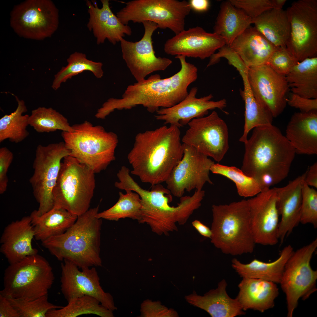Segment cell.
Segmentation results:
<instances>
[{"instance_id": "1", "label": "cell", "mask_w": 317, "mask_h": 317, "mask_svg": "<svg viewBox=\"0 0 317 317\" xmlns=\"http://www.w3.org/2000/svg\"><path fill=\"white\" fill-rule=\"evenodd\" d=\"M179 128L164 125L137 134L127 156L130 173L152 186L165 182L183 156Z\"/></svg>"}, {"instance_id": "2", "label": "cell", "mask_w": 317, "mask_h": 317, "mask_svg": "<svg viewBox=\"0 0 317 317\" xmlns=\"http://www.w3.org/2000/svg\"><path fill=\"white\" fill-rule=\"evenodd\" d=\"M116 186L119 189L130 190L140 196L142 205V215L139 223H146L152 232L159 235H167L176 231L177 225L185 224L190 216L201 205L204 198L202 192L195 190L191 196L180 198L176 206H172L171 193L160 184L152 185L148 190L141 188L125 171L118 177Z\"/></svg>"}, {"instance_id": "3", "label": "cell", "mask_w": 317, "mask_h": 317, "mask_svg": "<svg viewBox=\"0 0 317 317\" xmlns=\"http://www.w3.org/2000/svg\"><path fill=\"white\" fill-rule=\"evenodd\" d=\"M181 65L180 70L173 76L161 79L158 74L128 86L121 98L112 101L115 109H129L138 105L146 108L151 113L159 108H168L178 104L188 95L189 85L197 79L198 69L188 62L186 57L178 55Z\"/></svg>"}, {"instance_id": "4", "label": "cell", "mask_w": 317, "mask_h": 317, "mask_svg": "<svg viewBox=\"0 0 317 317\" xmlns=\"http://www.w3.org/2000/svg\"><path fill=\"white\" fill-rule=\"evenodd\" d=\"M244 144L241 169L247 175L256 180L268 177L276 184L288 176L296 152L277 127L272 124L254 128Z\"/></svg>"}, {"instance_id": "5", "label": "cell", "mask_w": 317, "mask_h": 317, "mask_svg": "<svg viewBox=\"0 0 317 317\" xmlns=\"http://www.w3.org/2000/svg\"><path fill=\"white\" fill-rule=\"evenodd\" d=\"M99 205L78 216L62 234L42 242L59 260H68L79 268L102 265L100 256L102 219L97 216Z\"/></svg>"}, {"instance_id": "6", "label": "cell", "mask_w": 317, "mask_h": 317, "mask_svg": "<svg viewBox=\"0 0 317 317\" xmlns=\"http://www.w3.org/2000/svg\"><path fill=\"white\" fill-rule=\"evenodd\" d=\"M211 243L224 253L232 256L252 253L254 242L248 200L212 206Z\"/></svg>"}, {"instance_id": "7", "label": "cell", "mask_w": 317, "mask_h": 317, "mask_svg": "<svg viewBox=\"0 0 317 317\" xmlns=\"http://www.w3.org/2000/svg\"><path fill=\"white\" fill-rule=\"evenodd\" d=\"M72 126V131L61 133L70 155L95 173L105 170L115 159V150L118 142L117 135L87 121Z\"/></svg>"}, {"instance_id": "8", "label": "cell", "mask_w": 317, "mask_h": 317, "mask_svg": "<svg viewBox=\"0 0 317 317\" xmlns=\"http://www.w3.org/2000/svg\"><path fill=\"white\" fill-rule=\"evenodd\" d=\"M95 173L76 158L65 157L53 190L54 207L77 216L86 212L94 195Z\"/></svg>"}, {"instance_id": "9", "label": "cell", "mask_w": 317, "mask_h": 317, "mask_svg": "<svg viewBox=\"0 0 317 317\" xmlns=\"http://www.w3.org/2000/svg\"><path fill=\"white\" fill-rule=\"evenodd\" d=\"M55 279L48 261L38 254L28 256L5 269L0 294L8 298L34 299L48 294Z\"/></svg>"}, {"instance_id": "10", "label": "cell", "mask_w": 317, "mask_h": 317, "mask_svg": "<svg viewBox=\"0 0 317 317\" xmlns=\"http://www.w3.org/2000/svg\"><path fill=\"white\" fill-rule=\"evenodd\" d=\"M191 10L186 0H134L126 3L116 16L125 25L131 21H150L158 28H168L176 35L184 30L185 18Z\"/></svg>"}, {"instance_id": "11", "label": "cell", "mask_w": 317, "mask_h": 317, "mask_svg": "<svg viewBox=\"0 0 317 317\" xmlns=\"http://www.w3.org/2000/svg\"><path fill=\"white\" fill-rule=\"evenodd\" d=\"M70 154L64 141L37 146L33 164L34 172L29 180L39 205L38 210H34L36 215H42L54 207L53 190L62 160Z\"/></svg>"}, {"instance_id": "12", "label": "cell", "mask_w": 317, "mask_h": 317, "mask_svg": "<svg viewBox=\"0 0 317 317\" xmlns=\"http://www.w3.org/2000/svg\"><path fill=\"white\" fill-rule=\"evenodd\" d=\"M317 247V238L297 249L287 262L280 282L286 295L287 316L292 317L299 299H305L316 290L317 271L310 261Z\"/></svg>"}, {"instance_id": "13", "label": "cell", "mask_w": 317, "mask_h": 317, "mask_svg": "<svg viewBox=\"0 0 317 317\" xmlns=\"http://www.w3.org/2000/svg\"><path fill=\"white\" fill-rule=\"evenodd\" d=\"M290 25L286 45L298 62L317 54V0H299L286 10Z\"/></svg>"}, {"instance_id": "14", "label": "cell", "mask_w": 317, "mask_h": 317, "mask_svg": "<svg viewBox=\"0 0 317 317\" xmlns=\"http://www.w3.org/2000/svg\"><path fill=\"white\" fill-rule=\"evenodd\" d=\"M10 25L19 36L41 40L50 37L59 24L58 9L50 0H27L11 12Z\"/></svg>"}, {"instance_id": "15", "label": "cell", "mask_w": 317, "mask_h": 317, "mask_svg": "<svg viewBox=\"0 0 317 317\" xmlns=\"http://www.w3.org/2000/svg\"><path fill=\"white\" fill-rule=\"evenodd\" d=\"M182 138L183 143L219 162L229 148L228 129L224 121L214 111L207 116L192 119Z\"/></svg>"}, {"instance_id": "16", "label": "cell", "mask_w": 317, "mask_h": 317, "mask_svg": "<svg viewBox=\"0 0 317 317\" xmlns=\"http://www.w3.org/2000/svg\"><path fill=\"white\" fill-rule=\"evenodd\" d=\"M183 145V157L165 181L171 194L180 198L186 191L201 190L206 183L213 184L209 174L211 167L215 163L194 147Z\"/></svg>"}, {"instance_id": "17", "label": "cell", "mask_w": 317, "mask_h": 317, "mask_svg": "<svg viewBox=\"0 0 317 317\" xmlns=\"http://www.w3.org/2000/svg\"><path fill=\"white\" fill-rule=\"evenodd\" d=\"M142 23L144 32L140 40L133 42L123 38L120 41L123 58L137 82L143 81L154 72L165 70L172 63L168 58L155 54L152 36L158 28L157 25L149 21Z\"/></svg>"}, {"instance_id": "18", "label": "cell", "mask_w": 317, "mask_h": 317, "mask_svg": "<svg viewBox=\"0 0 317 317\" xmlns=\"http://www.w3.org/2000/svg\"><path fill=\"white\" fill-rule=\"evenodd\" d=\"M247 75L256 100L273 117L279 116L287 104L289 88L286 76L277 73L267 64L249 68Z\"/></svg>"}, {"instance_id": "19", "label": "cell", "mask_w": 317, "mask_h": 317, "mask_svg": "<svg viewBox=\"0 0 317 317\" xmlns=\"http://www.w3.org/2000/svg\"><path fill=\"white\" fill-rule=\"evenodd\" d=\"M61 264V291L68 302L85 295L96 298L102 305L114 311L117 309L112 295L105 292L100 285V278L94 267L79 270L71 262L64 260Z\"/></svg>"}, {"instance_id": "20", "label": "cell", "mask_w": 317, "mask_h": 317, "mask_svg": "<svg viewBox=\"0 0 317 317\" xmlns=\"http://www.w3.org/2000/svg\"><path fill=\"white\" fill-rule=\"evenodd\" d=\"M248 200L252 232L255 244L273 246L278 242L279 223L276 190H265Z\"/></svg>"}, {"instance_id": "21", "label": "cell", "mask_w": 317, "mask_h": 317, "mask_svg": "<svg viewBox=\"0 0 317 317\" xmlns=\"http://www.w3.org/2000/svg\"><path fill=\"white\" fill-rule=\"evenodd\" d=\"M225 45V40L220 36L196 26L184 30L168 39L164 44V50L166 53L171 55L204 59Z\"/></svg>"}, {"instance_id": "22", "label": "cell", "mask_w": 317, "mask_h": 317, "mask_svg": "<svg viewBox=\"0 0 317 317\" xmlns=\"http://www.w3.org/2000/svg\"><path fill=\"white\" fill-rule=\"evenodd\" d=\"M198 91L197 87H193L186 98L178 104L170 108L159 109L155 116L156 119L164 121L165 124L180 127L188 124L193 119L204 117L209 110L216 108L222 110L226 107L225 99L211 100L213 97L212 94L197 98Z\"/></svg>"}, {"instance_id": "23", "label": "cell", "mask_w": 317, "mask_h": 317, "mask_svg": "<svg viewBox=\"0 0 317 317\" xmlns=\"http://www.w3.org/2000/svg\"><path fill=\"white\" fill-rule=\"evenodd\" d=\"M35 232L30 216L13 221L5 228L0 239V252L10 264L18 262L26 257L38 254L32 240Z\"/></svg>"}, {"instance_id": "24", "label": "cell", "mask_w": 317, "mask_h": 317, "mask_svg": "<svg viewBox=\"0 0 317 317\" xmlns=\"http://www.w3.org/2000/svg\"><path fill=\"white\" fill-rule=\"evenodd\" d=\"M306 174L305 172L285 186L274 187L277 208L281 216L278 232L281 243L300 222L302 187Z\"/></svg>"}, {"instance_id": "25", "label": "cell", "mask_w": 317, "mask_h": 317, "mask_svg": "<svg viewBox=\"0 0 317 317\" xmlns=\"http://www.w3.org/2000/svg\"><path fill=\"white\" fill-rule=\"evenodd\" d=\"M102 7L99 8L96 3L86 1L90 15L87 24L88 30L93 32L96 38L97 43H103L107 39L114 45L120 41L126 35L130 36L132 31L128 25L122 23L112 12L108 0H101Z\"/></svg>"}, {"instance_id": "26", "label": "cell", "mask_w": 317, "mask_h": 317, "mask_svg": "<svg viewBox=\"0 0 317 317\" xmlns=\"http://www.w3.org/2000/svg\"><path fill=\"white\" fill-rule=\"evenodd\" d=\"M227 285L226 281L223 279L219 283L217 288L210 290L203 296L198 295L193 291L185 298L190 304L205 310L212 317H234L245 314L237 299H232L227 294Z\"/></svg>"}, {"instance_id": "27", "label": "cell", "mask_w": 317, "mask_h": 317, "mask_svg": "<svg viewBox=\"0 0 317 317\" xmlns=\"http://www.w3.org/2000/svg\"><path fill=\"white\" fill-rule=\"evenodd\" d=\"M286 136L296 153L317 154V111L295 113L287 126Z\"/></svg>"}, {"instance_id": "28", "label": "cell", "mask_w": 317, "mask_h": 317, "mask_svg": "<svg viewBox=\"0 0 317 317\" xmlns=\"http://www.w3.org/2000/svg\"><path fill=\"white\" fill-rule=\"evenodd\" d=\"M248 68L267 64L272 53L279 48L274 46L254 26L246 29L230 46Z\"/></svg>"}, {"instance_id": "29", "label": "cell", "mask_w": 317, "mask_h": 317, "mask_svg": "<svg viewBox=\"0 0 317 317\" xmlns=\"http://www.w3.org/2000/svg\"><path fill=\"white\" fill-rule=\"evenodd\" d=\"M242 278L236 298L244 311L251 309L263 312L274 306L279 295L276 283L261 279Z\"/></svg>"}, {"instance_id": "30", "label": "cell", "mask_w": 317, "mask_h": 317, "mask_svg": "<svg viewBox=\"0 0 317 317\" xmlns=\"http://www.w3.org/2000/svg\"><path fill=\"white\" fill-rule=\"evenodd\" d=\"M294 251L290 245L281 250L275 261L265 262L254 259L250 263L244 264L236 258L232 260V266L242 277L261 279L275 283H280L285 264Z\"/></svg>"}, {"instance_id": "31", "label": "cell", "mask_w": 317, "mask_h": 317, "mask_svg": "<svg viewBox=\"0 0 317 317\" xmlns=\"http://www.w3.org/2000/svg\"><path fill=\"white\" fill-rule=\"evenodd\" d=\"M252 24V19L242 10L236 8L229 0L222 2L213 27L214 33L230 46L234 40Z\"/></svg>"}, {"instance_id": "32", "label": "cell", "mask_w": 317, "mask_h": 317, "mask_svg": "<svg viewBox=\"0 0 317 317\" xmlns=\"http://www.w3.org/2000/svg\"><path fill=\"white\" fill-rule=\"evenodd\" d=\"M30 216L35 238L42 242L64 233L76 221L78 216L61 208L54 207L40 216L33 211Z\"/></svg>"}, {"instance_id": "33", "label": "cell", "mask_w": 317, "mask_h": 317, "mask_svg": "<svg viewBox=\"0 0 317 317\" xmlns=\"http://www.w3.org/2000/svg\"><path fill=\"white\" fill-rule=\"evenodd\" d=\"M254 27L275 46L286 47L290 25L286 10L272 9L252 19Z\"/></svg>"}, {"instance_id": "34", "label": "cell", "mask_w": 317, "mask_h": 317, "mask_svg": "<svg viewBox=\"0 0 317 317\" xmlns=\"http://www.w3.org/2000/svg\"><path fill=\"white\" fill-rule=\"evenodd\" d=\"M291 93L308 99H317V57L298 62L286 76Z\"/></svg>"}, {"instance_id": "35", "label": "cell", "mask_w": 317, "mask_h": 317, "mask_svg": "<svg viewBox=\"0 0 317 317\" xmlns=\"http://www.w3.org/2000/svg\"><path fill=\"white\" fill-rule=\"evenodd\" d=\"M244 89L241 94L245 104V123L243 134L239 141L245 143L250 131L254 128L272 124L274 118L271 112L262 106L254 96L249 85L248 75L242 77Z\"/></svg>"}, {"instance_id": "36", "label": "cell", "mask_w": 317, "mask_h": 317, "mask_svg": "<svg viewBox=\"0 0 317 317\" xmlns=\"http://www.w3.org/2000/svg\"><path fill=\"white\" fill-rule=\"evenodd\" d=\"M18 106L15 111L9 114H6L0 119V142L9 139L15 143H20L26 139L29 133L27 130L29 125V115H23L27 111L24 101L16 97Z\"/></svg>"}, {"instance_id": "37", "label": "cell", "mask_w": 317, "mask_h": 317, "mask_svg": "<svg viewBox=\"0 0 317 317\" xmlns=\"http://www.w3.org/2000/svg\"><path fill=\"white\" fill-rule=\"evenodd\" d=\"M62 308L50 310L46 317H75L83 314H93L101 317H114L113 311L101 304L96 298L85 295L73 299Z\"/></svg>"}, {"instance_id": "38", "label": "cell", "mask_w": 317, "mask_h": 317, "mask_svg": "<svg viewBox=\"0 0 317 317\" xmlns=\"http://www.w3.org/2000/svg\"><path fill=\"white\" fill-rule=\"evenodd\" d=\"M124 194L119 193L117 202L109 208L99 212L97 217L111 221H118L126 218L136 220L139 222L142 215V205L140 197L136 193L130 190H125Z\"/></svg>"}, {"instance_id": "39", "label": "cell", "mask_w": 317, "mask_h": 317, "mask_svg": "<svg viewBox=\"0 0 317 317\" xmlns=\"http://www.w3.org/2000/svg\"><path fill=\"white\" fill-rule=\"evenodd\" d=\"M67 61L68 65L62 67L55 75L52 87L55 90L60 87L62 82L85 70L92 72L97 78L103 76L102 63L88 59L85 54L75 52L70 55Z\"/></svg>"}, {"instance_id": "40", "label": "cell", "mask_w": 317, "mask_h": 317, "mask_svg": "<svg viewBox=\"0 0 317 317\" xmlns=\"http://www.w3.org/2000/svg\"><path fill=\"white\" fill-rule=\"evenodd\" d=\"M28 124L39 133L57 130L70 132L73 130L67 119L51 107H40L32 110L29 117Z\"/></svg>"}, {"instance_id": "41", "label": "cell", "mask_w": 317, "mask_h": 317, "mask_svg": "<svg viewBox=\"0 0 317 317\" xmlns=\"http://www.w3.org/2000/svg\"><path fill=\"white\" fill-rule=\"evenodd\" d=\"M210 171L213 173L223 176L233 182L237 193L241 196L252 197L262 191L254 178L247 175L241 169L236 167L215 163L211 167Z\"/></svg>"}, {"instance_id": "42", "label": "cell", "mask_w": 317, "mask_h": 317, "mask_svg": "<svg viewBox=\"0 0 317 317\" xmlns=\"http://www.w3.org/2000/svg\"><path fill=\"white\" fill-rule=\"evenodd\" d=\"M48 295L30 300L7 298L18 313L20 317H46L49 311L63 307L49 301Z\"/></svg>"}, {"instance_id": "43", "label": "cell", "mask_w": 317, "mask_h": 317, "mask_svg": "<svg viewBox=\"0 0 317 317\" xmlns=\"http://www.w3.org/2000/svg\"><path fill=\"white\" fill-rule=\"evenodd\" d=\"M300 222L317 227V191L304 181L302 190Z\"/></svg>"}, {"instance_id": "44", "label": "cell", "mask_w": 317, "mask_h": 317, "mask_svg": "<svg viewBox=\"0 0 317 317\" xmlns=\"http://www.w3.org/2000/svg\"><path fill=\"white\" fill-rule=\"evenodd\" d=\"M298 62L286 47H280L272 53L267 64L277 73L286 76Z\"/></svg>"}, {"instance_id": "45", "label": "cell", "mask_w": 317, "mask_h": 317, "mask_svg": "<svg viewBox=\"0 0 317 317\" xmlns=\"http://www.w3.org/2000/svg\"><path fill=\"white\" fill-rule=\"evenodd\" d=\"M221 58H225L229 64L235 67L241 77L248 74L249 68L246 66L239 54L226 45L222 46L219 49L218 52L214 53L210 57L207 67L217 63Z\"/></svg>"}, {"instance_id": "46", "label": "cell", "mask_w": 317, "mask_h": 317, "mask_svg": "<svg viewBox=\"0 0 317 317\" xmlns=\"http://www.w3.org/2000/svg\"><path fill=\"white\" fill-rule=\"evenodd\" d=\"M235 7L240 9L252 19L273 8L271 0H229Z\"/></svg>"}, {"instance_id": "47", "label": "cell", "mask_w": 317, "mask_h": 317, "mask_svg": "<svg viewBox=\"0 0 317 317\" xmlns=\"http://www.w3.org/2000/svg\"><path fill=\"white\" fill-rule=\"evenodd\" d=\"M141 317H177V312L173 309L168 308L159 301H153L147 299L141 304Z\"/></svg>"}, {"instance_id": "48", "label": "cell", "mask_w": 317, "mask_h": 317, "mask_svg": "<svg viewBox=\"0 0 317 317\" xmlns=\"http://www.w3.org/2000/svg\"><path fill=\"white\" fill-rule=\"evenodd\" d=\"M14 158L13 153L6 147L0 148V193L6 190L8 180L7 174Z\"/></svg>"}, {"instance_id": "49", "label": "cell", "mask_w": 317, "mask_h": 317, "mask_svg": "<svg viewBox=\"0 0 317 317\" xmlns=\"http://www.w3.org/2000/svg\"><path fill=\"white\" fill-rule=\"evenodd\" d=\"M289 106L299 109L301 112H308L317 111V99H308L291 93L287 99Z\"/></svg>"}, {"instance_id": "50", "label": "cell", "mask_w": 317, "mask_h": 317, "mask_svg": "<svg viewBox=\"0 0 317 317\" xmlns=\"http://www.w3.org/2000/svg\"><path fill=\"white\" fill-rule=\"evenodd\" d=\"M0 317H20L8 299L0 294Z\"/></svg>"}, {"instance_id": "51", "label": "cell", "mask_w": 317, "mask_h": 317, "mask_svg": "<svg viewBox=\"0 0 317 317\" xmlns=\"http://www.w3.org/2000/svg\"><path fill=\"white\" fill-rule=\"evenodd\" d=\"M304 181L309 186L317 188V163L315 162L306 171Z\"/></svg>"}, {"instance_id": "52", "label": "cell", "mask_w": 317, "mask_h": 317, "mask_svg": "<svg viewBox=\"0 0 317 317\" xmlns=\"http://www.w3.org/2000/svg\"><path fill=\"white\" fill-rule=\"evenodd\" d=\"M189 2L191 9L198 12L207 10L210 4L209 1L207 0H190Z\"/></svg>"}, {"instance_id": "53", "label": "cell", "mask_w": 317, "mask_h": 317, "mask_svg": "<svg viewBox=\"0 0 317 317\" xmlns=\"http://www.w3.org/2000/svg\"><path fill=\"white\" fill-rule=\"evenodd\" d=\"M192 224L201 235L210 239L212 235L211 229L197 220L193 221Z\"/></svg>"}, {"instance_id": "54", "label": "cell", "mask_w": 317, "mask_h": 317, "mask_svg": "<svg viewBox=\"0 0 317 317\" xmlns=\"http://www.w3.org/2000/svg\"><path fill=\"white\" fill-rule=\"evenodd\" d=\"M274 9L277 10L282 9V8L286 1V0H271Z\"/></svg>"}]
</instances>
